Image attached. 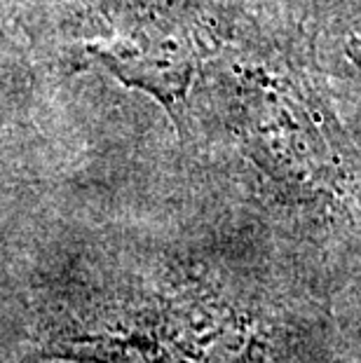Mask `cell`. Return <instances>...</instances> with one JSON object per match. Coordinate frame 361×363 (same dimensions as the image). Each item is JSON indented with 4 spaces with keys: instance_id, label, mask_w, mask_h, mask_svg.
<instances>
[{
    "instance_id": "cell-2",
    "label": "cell",
    "mask_w": 361,
    "mask_h": 363,
    "mask_svg": "<svg viewBox=\"0 0 361 363\" xmlns=\"http://www.w3.org/2000/svg\"><path fill=\"white\" fill-rule=\"evenodd\" d=\"M89 54L127 89H136L165 108L183 131L188 96L197 78V52L179 28L143 26L87 45Z\"/></svg>"
},
{
    "instance_id": "cell-1",
    "label": "cell",
    "mask_w": 361,
    "mask_h": 363,
    "mask_svg": "<svg viewBox=\"0 0 361 363\" xmlns=\"http://www.w3.org/2000/svg\"><path fill=\"white\" fill-rule=\"evenodd\" d=\"M242 127L249 150L274 174H324L331 145L294 84L253 73L242 91Z\"/></svg>"
},
{
    "instance_id": "cell-3",
    "label": "cell",
    "mask_w": 361,
    "mask_h": 363,
    "mask_svg": "<svg viewBox=\"0 0 361 363\" xmlns=\"http://www.w3.org/2000/svg\"><path fill=\"white\" fill-rule=\"evenodd\" d=\"M345 52H348V59L355 64V68L361 73V38H352L345 45Z\"/></svg>"
}]
</instances>
